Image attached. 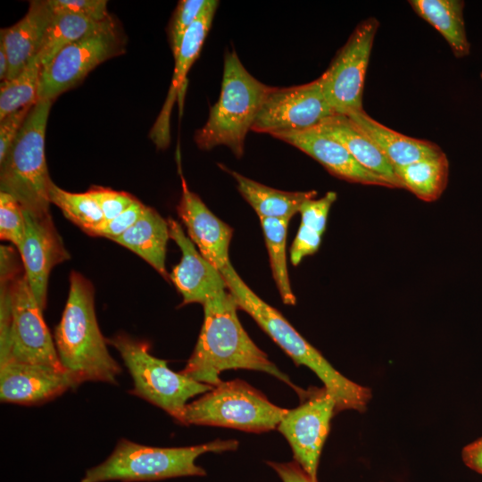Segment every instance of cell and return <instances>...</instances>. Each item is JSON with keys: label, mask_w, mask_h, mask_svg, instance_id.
<instances>
[{"label": "cell", "mask_w": 482, "mask_h": 482, "mask_svg": "<svg viewBox=\"0 0 482 482\" xmlns=\"http://www.w3.org/2000/svg\"><path fill=\"white\" fill-rule=\"evenodd\" d=\"M312 129L342 144L360 164L389 180L395 188H403L393 165L348 116L334 114Z\"/></svg>", "instance_id": "44dd1931"}, {"label": "cell", "mask_w": 482, "mask_h": 482, "mask_svg": "<svg viewBox=\"0 0 482 482\" xmlns=\"http://www.w3.org/2000/svg\"><path fill=\"white\" fill-rule=\"evenodd\" d=\"M167 221L170 237L181 251V259L173 267L170 279L182 295V304L198 303L203 305L210 298L228 290L221 271L201 254L181 225L172 218Z\"/></svg>", "instance_id": "2e32d148"}, {"label": "cell", "mask_w": 482, "mask_h": 482, "mask_svg": "<svg viewBox=\"0 0 482 482\" xmlns=\"http://www.w3.org/2000/svg\"><path fill=\"white\" fill-rule=\"evenodd\" d=\"M25 237L18 249L24 273L41 309L46 306L52 269L70 258L52 217H34L25 212Z\"/></svg>", "instance_id": "5bb4252c"}, {"label": "cell", "mask_w": 482, "mask_h": 482, "mask_svg": "<svg viewBox=\"0 0 482 482\" xmlns=\"http://www.w3.org/2000/svg\"><path fill=\"white\" fill-rule=\"evenodd\" d=\"M53 100H38L22 129L0 162V192L14 197L23 212L38 218L51 217L49 177L45 136Z\"/></svg>", "instance_id": "52a82bcc"}, {"label": "cell", "mask_w": 482, "mask_h": 482, "mask_svg": "<svg viewBox=\"0 0 482 482\" xmlns=\"http://www.w3.org/2000/svg\"><path fill=\"white\" fill-rule=\"evenodd\" d=\"M8 56L5 50V46L2 39H0V80L1 82L5 80L8 75Z\"/></svg>", "instance_id": "ab89813d"}, {"label": "cell", "mask_w": 482, "mask_h": 482, "mask_svg": "<svg viewBox=\"0 0 482 482\" xmlns=\"http://www.w3.org/2000/svg\"><path fill=\"white\" fill-rule=\"evenodd\" d=\"M179 168L182 192L177 212L188 237L201 254L221 270L230 261L229 243L233 229L215 216L194 192L189 190Z\"/></svg>", "instance_id": "e0dca14e"}, {"label": "cell", "mask_w": 482, "mask_h": 482, "mask_svg": "<svg viewBox=\"0 0 482 482\" xmlns=\"http://www.w3.org/2000/svg\"><path fill=\"white\" fill-rule=\"evenodd\" d=\"M273 137L300 149L339 179L395 188L389 180L360 164L342 144L313 129L282 132Z\"/></svg>", "instance_id": "ac0fdd59"}, {"label": "cell", "mask_w": 482, "mask_h": 482, "mask_svg": "<svg viewBox=\"0 0 482 482\" xmlns=\"http://www.w3.org/2000/svg\"><path fill=\"white\" fill-rule=\"evenodd\" d=\"M54 16L47 0H33L26 14L11 27L2 29L3 40L8 56V75L15 78L40 50L45 33Z\"/></svg>", "instance_id": "ffe728a7"}, {"label": "cell", "mask_w": 482, "mask_h": 482, "mask_svg": "<svg viewBox=\"0 0 482 482\" xmlns=\"http://www.w3.org/2000/svg\"><path fill=\"white\" fill-rule=\"evenodd\" d=\"M126 40L118 24L62 48L42 67L38 100H54L104 61L122 54Z\"/></svg>", "instance_id": "8fae6325"}, {"label": "cell", "mask_w": 482, "mask_h": 482, "mask_svg": "<svg viewBox=\"0 0 482 482\" xmlns=\"http://www.w3.org/2000/svg\"><path fill=\"white\" fill-rule=\"evenodd\" d=\"M120 353L132 381L130 394L162 409L180 423L187 401L213 386L170 370L167 362L150 353L147 343L126 334L107 339Z\"/></svg>", "instance_id": "9c48e42d"}, {"label": "cell", "mask_w": 482, "mask_h": 482, "mask_svg": "<svg viewBox=\"0 0 482 482\" xmlns=\"http://www.w3.org/2000/svg\"><path fill=\"white\" fill-rule=\"evenodd\" d=\"M94 296L91 282L72 271L65 308L54 334L60 362L78 386L87 381L117 385L122 370L99 328Z\"/></svg>", "instance_id": "3957f363"}, {"label": "cell", "mask_w": 482, "mask_h": 482, "mask_svg": "<svg viewBox=\"0 0 482 482\" xmlns=\"http://www.w3.org/2000/svg\"><path fill=\"white\" fill-rule=\"evenodd\" d=\"M320 78L289 87H271L252 130L271 136L312 129L334 115Z\"/></svg>", "instance_id": "4fadbf2b"}, {"label": "cell", "mask_w": 482, "mask_h": 482, "mask_svg": "<svg viewBox=\"0 0 482 482\" xmlns=\"http://www.w3.org/2000/svg\"><path fill=\"white\" fill-rule=\"evenodd\" d=\"M49 200L64 216L88 234L104 222V214L88 191L71 193L60 188L54 182L49 187Z\"/></svg>", "instance_id": "4dcf8cb0"}, {"label": "cell", "mask_w": 482, "mask_h": 482, "mask_svg": "<svg viewBox=\"0 0 482 482\" xmlns=\"http://www.w3.org/2000/svg\"><path fill=\"white\" fill-rule=\"evenodd\" d=\"M87 191L98 204L104 214V222L120 215L137 200L126 192L103 187H92Z\"/></svg>", "instance_id": "d590c367"}, {"label": "cell", "mask_w": 482, "mask_h": 482, "mask_svg": "<svg viewBox=\"0 0 482 482\" xmlns=\"http://www.w3.org/2000/svg\"><path fill=\"white\" fill-rule=\"evenodd\" d=\"M170 238L167 220L154 209L146 206L138 220L113 241L140 256L164 278L169 279L165 257Z\"/></svg>", "instance_id": "603a6c76"}, {"label": "cell", "mask_w": 482, "mask_h": 482, "mask_svg": "<svg viewBox=\"0 0 482 482\" xmlns=\"http://www.w3.org/2000/svg\"><path fill=\"white\" fill-rule=\"evenodd\" d=\"M346 116L374 142L395 169L443 153L436 144L391 129L369 116L364 110Z\"/></svg>", "instance_id": "7402d4cb"}, {"label": "cell", "mask_w": 482, "mask_h": 482, "mask_svg": "<svg viewBox=\"0 0 482 482\" xmlns=\"http://www.w3.org/2000/svg\"><path fill=\"white\" fill-rule=\"evenodd\" d=\"M461 455L470 469L482 474V437L466 445Z\"/></svg>", "instance_id": "f35d334b"}, {"label": "cell", "mask_w": 482, "mask_h": 482, "mask_svg": "<svg viewBox=\"0 0 482 482\" xmlns=\"http://www.w3.org/2000/svg\"><path fill=\"white\" fill-rule=\"evenodd\" d=\"M203 307L201 332L191 356L180 370L182 374L215 386L221 382L220 375L224 370H258L274 376L302 395L304 390L295 386L245 332L229 289L207 300Z\"/></svg>", "instance_id": "6da1fadb"}, {"label": "cell", "mask_w": 482, "mask_h": 482, "mask_svg": "<svg viewBox=\"0 0 482 482\" xmlns=\"http://www.w3.org/2000/svg\"><path fill=\"white\" fill-rule=\"evenodd\" d=\"M14 254L1 246L0 364L19 362L64 370L43 310Z\"/></svg>", "instance_id": "7a4b0ae2"}, {"label": "cell", "mask_w": 482, "mask_h": 482, "mask_svg": "<svg viewBox=\"0 0 482 482\" xmlns=\"http://www.w3.org/2000/svg\"><path fill=\"white\" fill-rule=\"evenodd\" d=\"M480 77H481V79H482V71H481V73H480Z\"/></svg>", "instance_id": "60d3db41"}, {"label": "cell", "mask_w": 482, "mask_h": 482, "mask_svg": "<svg viewBox=\"0 0 482 482\" xmlns=\"http://www.w3.org/2000/svg\"><path fill=\"white\" fill-rule=\"evenodd\" d=\"M237 446V440H215L192 446L164 448L122 438L104 461L86 471L80 482H149L205 476V470L195 464L201 454L233 451Z\"/></svg>", "instance_id": "8992f818"}, {"label": "cell", "mask_w": 482, "mask_h": 482, "mask_svg": "<svg viewBox=\"0 0 482 482\" xmlns=\"http://www.w3.org/2000/svg\"><path fill=\"white\" fill-rule=\"evenodd\" d=\"M218 5V1L208 0L201 15L186 32L179 51L174 58L175 66L169 92L149 134L152 141L160 149L167 147L170 144V120L173 105L178 99H180L181 103L187 72L200 54Z\"/></svg>", "instance_id": "d6986e66"}, {"label": "cell", "mask_w": 482, "mask_h": 482, "mask_svg": "<svg viewBox=\"0 0 482 482\" xmlns=\"http://www.w3.org/2000/svg\"><path fill=\"white\" fill-rule=\"evenodd\" d=\"M270 89L247 71L235 50L227 51L220 95L206 122L195 134L197 146L210 150L225 145L240 158L246 135Z\"/></svg>", "instance_id": "5b68a950"}, {"label": "cell", "mask_w": 482, "mask_h": 482, "mask_svg": "<svg viewBox=\"0 0 482 482\" xmlns=\"http://www.w3.org/2000/svg\"><path fill=\"white\" fill-rule=\"evenodd\" d=\"M42 66L37 56L13 79L0 86V120L8 114L37 102Z\"/></svg>", "instance_id": "f546056e"}, {"label": "cell", "mask_w": 482, "mask_h": 482, "mask_svg": "<svg viewBox=\"0 0 482 482\" xmlns=\"http://www.w3.org/2000/svg\"><path fill=\"white\" fill-rule=\"evenodd\" d=\"M395 170L403 188L425 202H433L441 196L447 186L449 162L443 152Z\"/></svg>", "instance_id": "4316f807"}, {"label": "cell", "mask_w": 482, "mask_h": 482, "mask_svg": "<svg viewBox=\"0 0 482 482\" xmlns=\"http://www.w3.org/2000/svg\"><path fill=\"white\" fill-rule=\"evenodd\" d=\"M336 200L337 193L329 191L321 198L305 201L301 206V224L290 249L293 265L297 266L304 257L319 250L330 208Z\"/></svg>", "instance_id": "83f0119b"}, {"label": "cell", "mask_w": 482, "mask_h": 482, "mask_svg": "<svg viewBox=\"0 0 482 482\" xmlns=\"http://www.w3.org/2000/svg\"><path fill=\"white\" fill-rule=\"evenodd\" d=\"M207 3L208 0L179 1L168 27V38L174 58L179 51L186 32L201 15Z\"/></svg>", "instance_id": "1f68e13d"}, {"label": "cell", "mask_w": 482, "mask_h": 482, "mask_svg": "<svg viewBox=\"0 0 482 482\" xmlns=\"http://www.w3.org/2000/svg\"><path fill=\"white\" fill-rule=\"evenodd\" d=\"M379 23L374 17L360 22L320 78L335 114L363 110L366 71Z\"/></svg>", "instance_id": "30bf717a"}, {"label": "cell", "mask_w": 482, "mask_h": 482, "mask_svg": "<svg viewBox=\"0 0 482 482\" xmlns=\"http://www.w3.org/2000/svg\"><path fill=\"white\" fill-rule=\"evenodd\" d=\"M54 13L68 12L84 16L97 21L112 17L107 10L105 0H47Z\"/></svg>", "instance_id": "e575fe53"}, {"label": "cell", "mask_w": 482, "mask_h": 482, "mask_svg": "<svg viewBox=\"0 0 482 482\" xmlns=\"http://www.w3.org/2000/svg\"><path fill=\"white\" fill-rule=\"evenodd\" d=\"M274 281L285 304H295L287 266V234L290 220L260 218Z\"/></svg>", "instance_id": "f1b7e54d"}, {"label": "cell", "mask_w": 482, "mask_h": 482, "mask_svg": "<svg viewBox=\"0 0 482 482\" xmlns=\"http://www.w3.org/2000/svg\"><path fill=\"white\" fill-rule=\"evenodd\" d=\"M33 105L17 110L0 120V162L22 129Z\"/></svg>", "instance_id": "8d00e7d4"}, {"label": "cell", "mask_w": 482, "mask_h": 482, "mask_svg": "<svg viewBox=\"0 0 482 482\" xmlns=\"http://www.w3.org/2000/svg\"><path fill=\"white\" fill-rule=\"evenodd\" d=\"M145 208L146 205L137 199L120 215L109 221L102 223L99 227L91 230L87 235L103 237L113 241L129 229L138 220Z\"/></svg>", "instance_id": "836d02e7"}, {"label": "cell", "mask_w": 482, "mask_h": 482, "mask_svg": "<svg viewBox=\"0 0 482 482\" xmlns=\"http://www.w3.org/2000/svg\"><path fill=\"white\" fill-rule=\"evenodd\" d=\"M116 24L113 18L97 21L78 14L54 12L37 54V59L43 67L65 46Z\"/></svg>", "instance_id": "484cf974"}, {"label": "cell", "mask_w": 482, "mask_h": 482, "mask_svg": "<svg viewBox=\"0 0 482 482\" xmlns=\"http://www.w3.org/2000/svg\"><path fill=\"white\" fill-rule=\"evenodd\" d=\"M412 10L434 27L445 39L456 58L470 54L463 9L461 0H410Z\"/></svg>", "instance_id": "d4e9b609"}, {"label": "cell", "mask_w": 482, "mask_h": 482, "mask_svg": "<svg viewBox=\"0 0 482 482\" xmlns=\"http://www.w3.org/2000/svg\"><path fill=\"white\" fill-rule=\"evenodd\" d=\"M222 168L236 179L239 193L253 208L259 218L291 220L296 212H299L305 201L317 196L314 190L290 192L275 189L226 167Z\"/></svg>", "instance_id": "cb8c5ba5"}, {"label": "cell", "mask_w": 482, "mask_h": 482, "mask_svg": "<svg viewBox=\"0 0 482 482\" xmlns=\"http://www.w3.org/2000/svg\"><path fill=\"white\" fill-rule=\"evenodd\" d=\"M25 217L18 201L7 193L0 192V237L11 242L17 249L25 237Z\"/></svg>", "instance_id": "d6a6232c"}, {"label": "cell", "mask_w": 482, "mask_h": 482, "mask_svg": "<svg viewBox=\"0 0 482 482\" xmlns=\"http://www.w3.org/2000/svg\"><path fill=\"white\" fill-rule=\"evenodd\" d=\"M299 406L287 410L278 430L289 443L295 461L314 480L330 421L337 412L333 395L325 387H311L300 395ZM318 481V480H317Z\"/></svg>", "instance_id": "7c38bea8"}, {"label": "cell", "mask_w": 482, "mask_h": 482, "mask_svg": "<svg viewBox=\"0 0 482 482\" xmlns=\"http://www.w3.org/2000/svg\"><path fill=\"white\" fill-rule=\"evenodd\" d=\"M283 482H318L312 479L296 462H268Z\"/></svg>", "instance_id": "74e56055"}, {"label": "cell", "mask_w": 482, "mask_h": 482, "mask_svg": "<svg viewBox=\"0 0 482 482\" xmlns=\"http://www.w3.org/2000/svg\"><path fill=\"white\" fill-rule=\"evenodd\" d=\"M287 411L248 383L235 379L221 381L187 403L180 423L261 433L277 428Z\"/></svg>", "instance_id": "ba28073f"}, {"label": "cell", "mask_w": 482, "mask_h": 482, "mask_svg": "<svg viewBox=\"0 0 482 482\" xmlns=\"http://www.w3.org/2000/svg\"><path fill=\"white\" fill-rule=\"evenodd\" d=\"M78 386L65 370L19 362L0 364L1 402L37 405Z\"/></svg>", "instance_id": "9a60e30c"}, {"label": "cell", "mask_w": 482, "mask_h": 482, "mask_svg": "<svg viewBox=\"0 0 482 482\" xmlns=\"http://www.w3.org/2000/svg\"><path fill=\"white\" fill-rule=\"evenodd\" d=\"M220 271L237 307L247 312L296 365L306 366L318 376L335 397L337 412L366 410L371 398L370 388L339 373L277 309L261 299L244 282L230 262Z\"/></svg>", "instance_id": "277c9868"}]
</instances>
